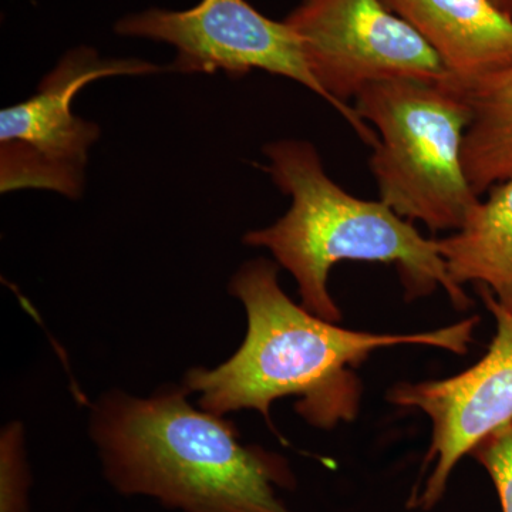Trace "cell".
<instances>
[{
	"label": "cell",
	"instance_id": "obj_1",
	"mask_svg": "<svg viewBox=\"0 0 512 512\" xmlns=\"http://www.w3.org/2000/svg\"><path fill=\"white\" fill-rule=\"evenodd\" d=\"M229 293L247 312L244 342L220 366L188 370L183 386L198 394L205 412L256 410L271 427L272 404L288 396L298 397L296 412L312 426L352 421L362 392L355 369L375 350L413 345L466 355L480 322L476 316L409 335L340 328L291 301L279 285L278 264L265 258L245 262Z\"/></svg>",
	"mask_w": 512,
	"mask_h": 512
},
{
	"label": "cell",
	"instance_id": "obj_2",
	"mask_svg": "<svg viewBox=\"0 0 512 512\" xmlns=\"http://www.w3.org/2000/svg\"><path fill=\"white\" fill-rule=\"evenodd\" d=\"M190 394L181 384L97 400L90 434L107 483L180 512H291L278 497L295 484L288 461L242 443L234 424L195 409Z\"/></svg>",
	"mask_w": 512,
	"mask_h": 512
},
{
	"label": "cell",
	"instance_id": "obj_3",
	"mask_svg": "<svg viewBox=\"0 0 512 512\" xmlns=\"http://www.w3.org/2000/svg\"><path fill=\"white\" fill-rule=\"evenodd\" d=\"M269 164L261 165L291 208L275 224L249 231L244 242L266 248L298 284L303 308L339 323V306L329 292L333 266L343 261L396 266L407 298L443 288L454 308L471 305L466 291L451 279L439 239L421 235L412 221L383 201L357 198L336 184L308 141L281 140L264 147Z\"/></svg>",
	"mask_w": 512,
	"mask_h": 512
},
{
	"label": "cell",
	"instance_id": "obj_4",
	"mask_svg": "<svg viewBox=\"0 0 512 512\" xmlns=\"http://www.w3.org/2000/svg\"><path fill=\"white\" fill-rule=\"evenodd\" d=\"M353 107L377 136L379 200L431 232L457 231L481 200L464 167L470 96L453 84L393 80L366 87Z\"/></svg>",
	"mask_w": 512,
	"mask_h": 512
},
{
	"label": "cell",
	"instance_id": "obj_5",
	"mask_svg": "<svg viewBox=\"0 0 512 512\" xmlns=\"http://www.w3.org/2000/svg\"><path fill=\"white\" fill-rule=\"evenodd\" d=\"M285 22L330 106L372 148L375 131L349 103L366 87L393 80L454 86L433 47L383 0H303Z\"/></svg>",
	"mask_w": 512,
	"mask_h": 512
},
{
	"label": "cell",
	"instance_id": "obj_6",
	"mask_svg": "<svg viewBox=\"0 0 512 512\" xmlns=\"http://www.w3.org/2000/svg\"><path fill=\"white\" fill-rule=\"evenodd\" d=\"M163 70L146 60L101 59L92 47L70 50L32 97L0 111V191L37 188L79 198L100 128L74 114L77 94L96 80Z\"/></svg>",
	"mask_w": 512,
	"mask_h": 512
},
{
	"label": "cell",
	"instance_id": "obj_7",
	"mask_svg": "<svg viewBox=\"0 0 512 512\" xmlns=\"http://www.w3.org/2000/svg\"><path fill=\"white\" fill-rule=\"evenodd\" d=\"M114 32L173 46V72H224L239 79L264 70L302 84L329 103L291 26L266 18L247 0H201L187 10L148 9L120 19Z\"/></svg>",
	"mask_w": 512,
	"mask_h": 512
},
{
	"label": "cell",
	"instance_id": "obj_8",
	"mask_svg": "<svg viewBox=\"0 0 512 512\" xmlns=\"http://www.w3.org/2000/svg\"><path fill=\"white\" fill-rule=\"evenodd\" d=\"M497 332L480 362L460 375L430 382L402 383L387 400L430 417L433 436L424 457V481L410 508L431 510L446 493L458 461L485 437L512 421V313L485 286H477Z\"/></svg>",
	"mask_w": 512,
	"mask_h": 512
},
{
	"label": "cell",
	"instance_id": "obj_9",
	"mask_svg": "<svg viewBox=\"0 0 512 512\" xmlns=\"http://www.w3.org/2000/svg\"><path fill=\"white\" fill-rule=\"evenodd\" d=\"M443 60L454 86L473 96L512 69V18L493 0H383Z\"/></svg>",
	"mask_w": 512,
	"mask_h": 512
},
{
	"label": "cell",
	"instance_id": "obj_10",
	"mask_svg": "<svg viewBox=\"0 0 512 512\" xmlns=\"http://www.w3.org/2000/svg\"><path fill=\"white\" fill-rule=\"evenodd\" d=\"M439 244L458 286H485L512 313V175L494 185L464 224Z\"/></svg>",
	"mask_w": 512,
	"mask_h": 512
},
{
	"label": "cell",
	"instance_id": "obj_11",
	"mask_svg": "<svg viewBox=\"0 0 512 512\" xmlns=\"http://www.w3.org/2000/svg\"><path fill=\"white\" fill-rule=\"evenodd\" d=\"M464 167L478 197L512 175V69L470 97Z\"/></svg>",
	"mask_w": 512,
	"mask_h": 512
},
{
	"label": "cell",
	"instance_id": "obj_12",
	"mask_svg": "<svg viewBox=\"0 0 512 512\" xmlns=\"http://www.w3.org/2000/svg\"><path fill=\"white\" fill-rule=\"evenodd\" d=\"M32 477L20 423H10L0 437V512H30Z\"/></svg>",
	"mask_w": 512,
	"mask_h": 512
},
{
	"label": "cell",
	"instance_id": "obj_13",
	"mask_svg": "<svg viewBox=\"0 0 512 512\" xmlns=\"http://www.w3.org/2000/svg\"><path fill=\"white\" fill-rule=\"evenodd\" d=\"M470 454L490 474L503 512H512V421L485 437Z\"/></svg>",
	"mask_w": 512,
	"mask_h": 512
},
{
	"label": "cell",
	"instance_id": "obj_14",
	"mask_svg": "<svg viewBox=\"0 0 512 512\" xmlns=\"http://www.w3.org/2000/svg\"><path fill=\"white\" fill-rule=\"evenodd\" d=\"M495 6L512 18V0H493Z\"/></svg>",
	"mask_w": 512,
	"mask_h": 512
}]
</instances>
